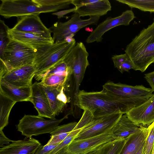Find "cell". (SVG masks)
Returning a JSON list of instances; mask_svg holds the SVG:
<instances>
[{"instance_id":"4","label":"cell","mask_w":154,"mask_h":154,"mask_svg":"<svg viewBox=\"0 0 154 154\" xmlns=\"http://www.w3.org/2000/svg\"><path fill=\"white\" fill-rule=\"evenodd\" d=\"M103 88L105 92L119 98L128 112L145 102L153 94L151 88L142 85L132 86L109 81Z\"/></svg>"},{"instance_id":"35","label":"cell","mask_w":154,"mask_h":154,"mask_svg":"<svg viewBox=\"0 0 154 154\" xmlns=\"http://www.w3.org/2000/svg\"><path fill=\"white\" fill-rule=\"evenodd\" d=\"M144 78L151 86L153 92H154V71L145 74Z\"/></svg>"},{"instance_id":"38","label":"cell","mask_w":154,"mask_h":154,"mask_svg":"<svg viewBox=\"0 0 154 154\" xmlns=\"http://www.w3.org/2000/svg\"><path fill=\"white\" fill-rule=\"evenodd\" d=\"M67 146L63 148L56 154H72L69 152L67 150Z\"/></svg>"},{"instance_id":"6","label":"cell","mask_w":154,"mask_h":154,"mask_svg":"<svg viewBox=\"0 0 154 154\" xmlns=\"http://www.w3.org/2000/svg\"><path fill=\"white\" fill-rule=\"evenodd\" d=\"M35 49L25 44L10 39L0 57L7 72L17 68L33 65Z\"/></svg>"},{"instance_id":"3","label":"cell","mask_w":154,"mask_h":154,"mask_svg":"<svg viewBox=\"0 0 154 154\" xmlns=\"http://www.w3.org/2000/svg\"><path fill=\"white\" fill-rule=\"evenodd\" d=\"M125 53L132 62L134 70L145 71L154 62V19L126 46Z\"/></svg>"},{"instance_id":"30","label":"cell","mask_w":154,"mask_h":154,"mask_svg":"<svg viewBox=\"0 0 154 154\" xmlns=\"http://www.w3.org/2000/svg\"><path fill=\"white\" fill-rule=\"evenodd\" d=\"M81 128L73 130L54 149L46 154H56L60 149L69 145L74 140L80 131Z\"/></svg>"},{"instance_id":"27","label":"cell","mask_w":154,"mask_h":154,"mask_svg":"<svg viewBox=\"0 0 154 154\" xmlns=\"http://www.w3.org/2000/svg\"><path fill=\"white\" fill-rule=\"evenodd\" d=\"M68 75L60 74H54L44 78L39 82L41 84L48 87L64 86Z\"/></svg>"},{"instance_id":"10","label":"cell","mask_w":154,"mask_h":154,"mask_svg":"<svg viewBox=\"0 0 154 154\" xmlns=\"http://www.w3.org/2000/svg\"><path fill=\"white\" fill-rule=\"evenodd\" d=\"M135 17L132 10H127L120 15L114 18L111 17H107L91 32L86 40V43H91L95 42H102V36L106 32L118 26H128Z\"/></svg>"},{"instance_id":"19","label":"cell","mask_w":154,"mask_h":154,"mask_svg":"<svg viewBox=\"0 0 154 154\" xmlns=\"http://www.w3.org/2000/svg\"><path fill=\"white\" fill-rule=\"evenodd\" d=\"M9 38L29 46L35 49L44 45L54 43L53 39L45 38L33 33L17 31L9 29Z\"/></svg>"},{"instance_id":"7","label":"cell","mask_w":154,"mask_h":154,"mask_svg":"<svg viewBox=\"0 0 154 154\" xmlns=\"http://www.w3.org/2000/svg\"><path fill=\"white\" fill-rule=\"evenodd\" d=\"M69 113L60 119H46L38 116L25 115L17 125L18 131L27 138L33 136L50 133L55 129Z\"/></svg>"},{"instance_id":"36","label":"cell","mask_w":154,"mask_h":154,"mask_svg":"<svg viewBox=\"0 0 154 154\" xmlns=\"http://www.w3.org/2000/svg\"><path fill=\"white\" fill-rule=\"evenodd\" d=\"M11 140L7 137L4 134L2 130L0 131V147H2L4 144L8 145L10 142H12Z\"/></svg>"},{"instance_id":"40","label":"cell","mask_w":154,"mask_h":154,"mask_svg":"<svg viewBox=\"0 0 154 154\" xmlns=\"http://www.w3.org/2000/svg\"><path fill=\"white\" fill-rule=\"evenodd\" d=\"M97 150L94 151H93L90 152H88V153H87L85 154H96V153L97 152Z\"/></svg>"},{"instance_id":"31","label":"cell","mask_w":154,"mask_h":154,"mask_svg":"<svg viewBox=\"0 0 154 154\" xmlns=\"http://www.w3.org/2000/svg\"><path fill=\"white\" fill-rule=\"evenodd\" d=\"M76 122H71L67 124L58 126L50 134L51 136L56 134L70 132L73 130L77 124Z\"/></svg>"},{"instance_id":"22","label":"cell","mask_w":154,"mask_h":154,"mask_svg":"<svg viewBox=\"0 0 154 154\" xmlns=\"http://www.w3.org/2000/svg\"><path fill=\"white\" fill-rule=\"evenodd\" d=\"M148 128L143 126L139 131L125 139L124 145L119 154H136L145 143Z\"/></svg>"},{"instance_id":"39","label":"cell","mask_w":154,"mask_h":154,"mask_svg":"<svg viewBox=\"0 0 154 154\" xmlns=\"http://www.w3.org/2000/svg\"><path fill=\"white\" fill-rule=\"evenodd\" d=\"M144 144H143L137 152L136 154H144Z\"/></svg>"},{"instance_id":"18","label":"cell","mask_w":154,"mask_h":154,"mask_svg":"<svg viewBox=\"0 0 154 154\" xmlns=\"http://www.w3.org/2000/svg\"><path fill=\"white\" fill-rule=\"evenodd\" d=\"M0 91L16 102L29 101L32 96L31 87H20L8 82L0 78Z\"/></svg>"},{"instance_id":"13","label":"cell","mask_w":154,"mask_h":154,"mask_svg":"<svg viewBox=\"0 0 154 154\" xmlns=\"http://www.w3.org/2000/svg\"><path fill=\"white\" fill-rule=\"evenodd\" d=\"M36 72L34 65H28L12 69L0 78L17 86L31 87Z\"/></svg>"},{"instance_id":"23","label":"cell","mask_w":154,"mask_h":154,"mask_svg":"<svg viewBox=\"0 0 154 154\" xmlns=\"http://www.w3.org/2000/svg\"><path fill=\"white\" fill-rule=\"evenodd\" d=\"M16 103L0 91V131L8 125L10 111Z\"/></svg>"},{"instance_id":"34","label":"cell","mask_w":154,"mask_h":154,"mask_svg":"<svg viewBox=\"0 0 154 154\" xmlns=\"http://www.w3.org/2000/svg\"><path fill=\"white\" fill-rule=\"evenodd\" d=\"M134 68V64L129 59L123 63L120 66L118 70L122 73L124 72H128L130 69Z\"/></svg>"},{"instance_id":"2","label":"cell","mask_w":154,"mask_h":154,"mask_svg":"<svg viewBox=\"0 0 154 154\" xmlns=\"http://www.w3.org/2000/svg\"><path fill=\"white\" fill-rule=\"evenodd\" d=\"M77 107L88 111L94 119L116 113L125 114L128 112L119 98L103 90L96 92L80 90Z\"/></svg>"},{"instance_id":"16","label":"cell","mask_w":154,"mask_h":154,"mask_svg":"<svg viewBox=\"0 0 154 154\" xmlns=\"http://www.w3.org/2000/svg\"><path fill=\"white\" fill-rule=\"evenodd\" d=\"M13 140L9 144L0 148V154H34L41 144L31 137Z\"/></svg>"},{"instance_id":"28","label":"cell","mask_w":154,"mask_h":154,"mask_svg":"<svg viewBox=\"0 0 154 154\" xmlns=\"http://www.w3.org/2000/svg\"><path fill=\"white\" fill-rule=\"evenodd\" d=\"M147 134L144 144V154H152L154 145V122L148 127Z\"/></svg>"},{"instance_id":"11","label":"cell","mask_w":154,"mask_h":154,"mask_svg":"<svg viewBox=\"0 0 154 154\" xmlns=\"http://www.w3.org/2000/svg\"><path fill=\"white\" fill-rule=\"evenodd\" d=\"M123 115L121 113H118L98 119H94L81 128L74 140L93 137L111 130Z\"/></svg>"},{"instance_id":"37","label":"cell","mask_w":154,"mask_h":154,"mask_svg":"<svg viewBox=\"0 0 154 154\" xmlns=\"http://www.w3.org/2000/svg\"><path fill=\"white\" fill-rule=\"evenodd\" d=\"M76 7H75L74 8L72 9L62 11L59 13L58 16L60 18L63 17V15H66L69 13L72 12H74L76 10Z\"/></svg>"},{"instance_id":"26","label":"cell","mask_w":154,"mask_h":154,"mask_svg":"<svg viewBox=\"0 0 154 154\" xmlns=\"http://www.w3.org/2000/svg\"><path fill=\"white\" fill-rule=\"evenodd\" d=\"M69 69L66 63L63 61L39 75H35V78L37 81L42 80L44 78L54 74H60L68 75Z\"/></svg>"},{"instance_id":"33","label":"cell","mask_w":154,"mask_h":154,"mask_svg":"<svg viewBox=\"0 0 154 154\" xmlns=\"http://www.w3.org/2000/svg\"><path fill=\"white\" fill-rule=\"evenodd\" d=\"M58 144H46L44 146L41 145L36 150L34 154H46L54 149Z\"/></svg>"},{"instance_id":"29","label":"cell","mask_w":154,"mask_h":154,"mask_svg":"<svg viewBox=\"0 0 154 154\" xmlns=\"http://www.w3.org/2000/svg\"><path fill=\"white\" fill-rule=\"evenodd\" d=\"M0 57H1L4 49L10 40V38L8 34L9 28L5 23L4 21L1 20L0 21Z\"/></svg>"},{"instance_id":"15","label":"cell","mask_w":154,"mask_h":154,"mask_svg":"<svg viewBox=\"0 0 154 154\" xmlns=\"http://www.w3.org/2000/svg\"><path fill=\"white\" fill-rule=\"evenodd\" d=\"M32 93L30 101L37 110L38 116L49 119H55L46 92L42 86L36 82L31 86Z\"/></svg>"},{"instance_id":"17","label":"cell","mask_w":154,"mask_h":154,"mask_svg":"<svg viewBox=\"0 0 154 154\" xmlns=\"http://www.w3.org/2000/svg\"><path fill=\"white\" fill-rule=\"evenodd\" d=\"M40 84L45 90L55 116L59 115L63 112L66 103L70 102L64 92V86L48 87Z\"/></svg>"},{"instance_id":"1","label":"cell","mask_w":154,"mask_h":154,"mask_svg":"<svg viewBox=\"0 0 154 154\" xmlns=\"http://www.w3.org/2000/svg\"><path fill=\"white\" fill-rule=\"evenodd\" d=\"M0 14L5 18L56 12L68 8L72 0H1Z\"/></svg>"},{"instance_id":"21","label":"cell","mask_w":154,"mask_h":154,"mask_svg":"<svg viewBox=\"0 0 154 154\" xmlns=\"http://www.w3.org/2000/svg\"><path fill=\"white\" fill-rule=\"evenodd\" d=\"M111 6L108 0H96L82 6L74 12L78 13L80 17L100 16L106 14L111 10Z\"/></svg>"},{"instance_id":"9","label":"cell","mask_w":154,"mask_h":154,"mask_svg":"<svg viewBox=\"0 0 154 154\" xmlns=\"http://www.w3.org/2000/svg\"><path fill=\"white\" fill-rule=\"evenodd\" d=\"M115 139L110 130L96 136L73 140L67 146V150L72 154H85L96 150L105 143Z\"/></svg>"},{"instance_id":"14","label":"cell","mask_w":154,"mask_h":154,"mask_svg":"<svg viewBox=\"0 0 154 154\" xmlns=\"http://www.w3.org/2000/svg\"><path fill=\"white\" fill-rule=\"evenodd\" d=\"M125 114L137 124L149 125L154 122V94L147 100Z\"/></svg>"},{"instance_id":"5","label":"cell","mask_w":154,"mask_h":154,"mask_svg":"<svg viewBox=\"0 0 154 154\" xmlns=\"http://www.w3.org/2000/svg\"><path fill=\"white\" fill-rule=\"evenodd\" d=\"M75 44V40L70 42L65 41L46 45L35 49L33 63L36 69L35 75H39L63 61Z\"/></svg>"},{"instance_id":"8","label":"cell","mask_w":154,"mask_h":154,"mask_svg":"<svg viewBox=\"0 0 154 154\" xmlns=\"http://www.w3.org/2000/svg\"><path fill=\"white\" fill-rule=\"evenodd\" d=\"M100 18L98 16H92L83 20L81 19L78 13H74L68 21L56 22L49 28L51 33H53L54 43L62 42L66 41L68 37H73L79 30L88 25H97Z\"/></svg>"},{"instance_id":"41","label":"cell","mask_w":154,"mask_h":154,"mask_svg":"<svg viewBox=\"0 0 154 154\" xmlns=\"http://www.w3.org/2000/svg\"><path fill=\"white\" fill-rule=\"evenodd\" d=\"M153 63H154V62Z\"/></svg>"},{"instance_id":"25","label":"cell","mask_w":154,"mask_h":154,"mask_svg":"<svg viewBox=\"0 0 154 154\" xmlns=\"http://www.w3.org/2000/svg\"><path fill=\"white\" fill-rule=\"evenodd\" d=\"M131 8H136L145 12L154 13V0H116Z\"/></svg>"},{"instance_id":"32","label":"cell","mask_w":154,"mask_h":154,"mask_svg":"<svg viewBox=\"0 0 154 154\" xmlns=\"http://www.w3.org/2000/svg\"><path fill=\"white\" fill-rule=\"evenodd\" d=\"M112 59L115 67L118 69L121 65L129 58L128 55L125 53L119 55H113Z\"/></svg>"},{"instance_id":"12","label":"cell","mask_w":154,"mask_h":154,"mask_svg":"<svg viewBox=\"0 0 154 154\" xmlns=\"http://www.w3.org/2000/svg\"><path fill=\"white\" fill-rule=\"evenodd\" d=\"M11 28L13 30L32 33L45 38L53 39L51 32L40 19L39 14L27 15L20 18Z\"/></svg>"},{"instance_id":"24","label":"cell","mask_w":154,"mask_h":154,"mask_svg":"<svg viewBox=\"0 0 154 154\" xmlns=\"http://www.w3.org/2000/svg\"><path fill=\"white\" fill-rule=\"evenodd\" d=\"M125 139H117L104 144L97 149L96 154H119L122 149Z\"/></svg>"},{"instance_id":"20","label":"cell","mask_w":154,"mask_h":154,"mask_svg":"<svg viewBox=\"0 0 154 154\" xmlns=\"http://www.w3.org/2000/svg\"><path fill=\"white\" fill-rule=\"evenodd\" d=\"M143 126L134 122L125 114L123 115L112 129L111 132L116 139H125L139 131Z\"/></svg>"}]
</instances>
